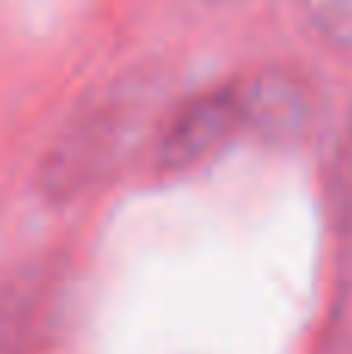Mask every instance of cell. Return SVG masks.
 <instances>
[{
    "instance_id": "obj_1",
    "label": "cell",
    "mask_w": 352,
    "mask_h": 354,
    "mask_svg": "<svg viewBox=\"0 0 352 354\" xmlns=\"http://www.w3.org/2000/svg\"><path fill=\"white\" fill-rule=\"evenodd\" d=\"M141 106L131 97H106L69 124V131L50 147L41 165V187L47 199L66 202L85 193L112 168L137 131Z\"/></svg>"
},
{
    "instance_id": "obj_2",
    "label": "cell",
    "mask_w": 352,
    "mask_h": 354,
    "mask_svg": "<svg viewBox=\"0 0 352 354\" xmlns=\"http://www.w3.org/2000/svg\"><path fill=\"white\" fill-rule=\"evenodd\" d=\"M72 305V274L60 258H37L0 286V354H41L56 342Z\"/></svg>"
},
{
    "instance_id": "obj_3",
    "label": "cell",
    "mask_w": 352,
    "mask_h": 354,
    "mask_svg": "<svg viewBox=\"0 0 352 354\" xmlns=\"http://www.w3.org/2000/svg\"><path fill=\"white\" fill-rule=\"evenodd\" d=\"M240 128L237 87H218L187 100L178 115L168 122L159 140L162 171H187L212 156L234 131Z\"/></svg>"
},
{
    "instance_id": "obj_4",
    "label": "cell",
    "mask_w": 352,
    "mask_h": 354,
    "mask_svg": "<svg viewBox=\"0 0 352 354\" xmlns=\"http://www.w3.org/2000/svg\"><path fill=\"white\" fill-rule=\"evenodd\" d=\"M240 124L268 143H297L315 118V97L299 75L284 68L259 72L247 87H237Z\"/></svg>"
},
{
    "instance_id": "obj_5",
    "label": "cell",
    "mask_w": 352,
    "mask_h": 354,
    "mask_svg": "<svg viewBox=\"0 0 352 354\" xmlns=\"http://www.w3.org/2000/svg\"><path fill=\"white\" fill-rule=\"evenodd\" d=\"M299 10L328 47L352 53V0H299Z\"/></svg>"
},
{
    "instance_id": "obj_6",
    "label": "cell",
    "mask_w": 352,
    "mask_h": 354,
    "mask_svg": "<svg viewBox=\"0 0 352 354\" xmlns=\"http://www.w3.org/2000/svg\"><path fill=\"white\" fill-rule=\"evenodd\" d=\"M346 153H349V174H352V124H349V149Z\"/></svg>"
}]
</instances>
